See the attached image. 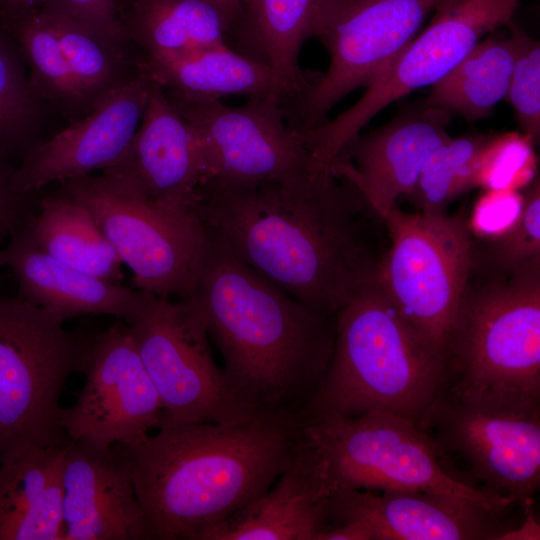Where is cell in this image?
Wrapping results in <instances>:
<instances>
[{
    "instance_id": "1",
    "label": "cell",
    "mask_w": 540,
    "mask_h": 540,
    "mask_svg": "<svg viewBox=\"0 0 540 540\" xmlns=\"http://www.w3.org/2000/svg\"><path fill=\"white\" fill-rule=\"evenodd\" d=\"M365 210L360 189L333 170L289 184L209 179L197 204L203 223L241 261L327 316L376 278Z\"/></svg>"
},
{
    "instance_id": "2",
    "label": "cell",
    "mask_w": 540,
    "mask_h": 540,
    "mask_svg": "<svg viewBox=\"0 0 540 540\" xmlns=\"http://www.w3.org/2000/svg\"><path fill=\"white\" fill-rule=\"evenodd\" d=\"M299 413L259 409L232 423L159 427L127 457L150 540H203L232 513L264 495L295 461Z\"/></svg>"
},
{
    "instance_id": "3",
    "label": "cell",
    "mask_w": 540,
    "mask_h": 540,
    "mask_svg": "<svg viewBox=\"0 0 540 540\" xmlns=\"http://www.w3.org/2000/svg\"><path fill=\"white\" fill-rule=\"evenodd\" d=\"M206 228L196 282L179 300L203 323L223 357L227 380L245 403L300 413L328 368L335 316L260 276Z\"/></svg>"
},
{
    "instance_id": "4",
    "label": "cell",
    "mask_w": 540,
    "mask_h": 540,
    "mask_svg": "<svg viewBox=\"0 0 540 540\" xmlns=\"http://www.w3.org/2000/svg\"><path fill=\"white\" fill-rule=\"evenodd\" d=\"M445 386L444 352L400 315L375 278L336 313L328 368L299 414L380 411L418 424Z\"/></svg>"
},
{
    "instance_id": "5",
    "label": "cell",
    "mask_w": 540,
    "mask_h": 540,
    "mask_svg": "<svg viewBox=\"0 0 540 540\" xmlns=\"http://www.w3.org/2000/svg\"><path fill=\"white\" fill-rule=\"evenodd\" d=\"M444 355L456 394L540 401V260L506 276L470 270Z\"/></svg>"
},
{
    "instance_id": "6",
    "label": "cell",
    "mask_w": 540,
    "mask_h": 540,
    "mask_svg": "<svg viewBox=\"0 0 540 540\" xmlns=\"http://www.w3.org/2000/svg\"><path fill=\"white\" fill-rule=\"evenodd\" d=\"M300 417L303 443L329 493L340 487L428 491L461 496L500 512L516 504L451 477L427 437L407 418L380 411Z\"/></svg>"
},
{
    "instance_id": "7",
    "label": "cell",
    "mask_w": 540,
    "mask_h": 540,
    "mask_svg": "<svg viewBox=\"0 0 540 540\" xmlns=\"http://www.w3.org/2000/svg\"><path fill=\"white\" fill-rule=\"evenodd\" d=\"M417 426L455 480L522 508L533 503L540 487V401L444 388Z\"/></svg>"
},
{
    "instance_id": "8",
    "label": "cell",
    "mask_w": 540,
    "mask_h": 540,
    "mask_svg": "<svg viewBox=\"0 0 540 540\" xmlns=\"http://www.w3.org/2000/svg\"><path fill=\"white\" fill-rule=\"evenodd\" d=\"M63 324L19 293L0 294V463L69 441L60 398L84 335Z\"/></svg>"
},
{
    "instance_id": "9",
    "label": "cell",
    "mask_w": 540,
    "mask_h": 540,
    "mask_svg": "<svg viewBox=\"0 0 540 540\" xmlns=\"http://www.w3.org/2000/svg\"><path fill=\"white\" fill-rule=\"evenodd\" d=\"M442 0H321L311 37L327 49L326 73L281 101L287 125L304 134L328 121L341 99L370 86L416 37Z\"/></svg>"
},
{
    "instance_id": "10",
    "label": "cell",
    "mask_w": 540,
    "mask_h": 540,
    "mask_svg": "<svg viewBox=\"0 0 540 540\" xmlns=\"http://www.w3.org/2000/svg\"><path fill=\"white\" fill-rule=\"evenodd\" d=\"M382 221L391 244L376 280L400 315L444 352L471 270L468 219L463 212L409 213L395 206Z\"/></svg>"
},
{
    "instance_id": "11",
    "label": "cell",
    "mask_w": 540,
    "mask_h": 540,
    "mask_svg": "<svg viewBox=\"0 0 540 540\" xmlns=\"http://www.w3.org/2000/svg\"><path fill=\"white\" fill-rule=\"evenodd\" d=\"M520 0H442L426 28L350 108L304 134L317 167L331 169L346 144L390 103L433 86L484 36L509 26Z\"/></svg>"
},
{
    "instance_id": "12",
    "label": "cell",
    "mask_w": 540,
    "mask_h": 540,
    "mask_svg": "<svg viewBox=\"0 0 540 540\" xmlns=\"http://www.w3.org/2000/svg\"><path fill=\"white\" fill-rule=\"evenodd\" d=\"M58 192L90 211L139 290L177 300L192 291L207 244L198 214L160 209L104 174L63 181Z\"/></svg>"
},
{
    "instance_id": "13",
    "label": "cell",
    "mask_w": 540,
    "mask_h": 540,
    "mask_svg": "<svg viewBox=\"0 0 540 540\" xmlns=\"http://www.w3.org/2000/svg\"><path fill=\"white\" fill-rule=\"evenodd\" d=\"M125 327L161 400L158 428L232 423L257 411L233 390L203 323L182 301L150 294L142 315Z\"/></svg>"
},
{
    "instance_id": "14",
    "label": "cell",
    "mask_w": 540,
    "mask_h": 540,
    "mask_svg": "<svg viewBox=\"0 0 540 540\" xmlns=\"http://www.w3.org/2000/svg\"><path fill=\"white\" fill-rule=\"evenodd\" d=\"M165 93L197 132L209 179L289 184L322 171L315 167L301 134L287 125L277 94L247 98L241 106L231 107L220 100Z\"/></svg>"
},
{
    "instance_id": "15",
    "label": "cell",
    "mask_w": 540,
    "mask_h": 540,
    "mask_svg": "<svg viewBox=\"0 0 540 540\" xmlns=\"http://www.w3.org/2000/svg\"><path fill=\"white\" fill-rule=\"evenodd\" d=\"M79 372L84 386L74 405L60 411L69 439L100 447L133 444L159 426L161 400L121 320L84 335Z\"/></svg>"
},
{
    "instance_id": "16",
    "label": "cell",
    "mask_w": 540,
    "mask_h": 540,
    "mask_svg": "<svg viewBox=\"0 0 540 540\" xmlns=\"http://www.w3.org/2000/svg\"><path fill=\"white\" fill-rule=\"evenodd\" d=\"M102 171L156 207L181 215L198 214L200 189L210 177L197 132L151 77L128 151Z\"/></svg>"
},
{
    "instance_id": "17",
    "label": "cell",
    "mask_w": 540,
    "mask_h": 540,
    "mask_svg": "<svg viewBox=\"0 0 540 540\" xmlns=\"http://www.w3.org/2000/svg\"><path fill=\"white\" fill-rule=\"evenodd\" d=\"M149 83L150 77L140 63L136 73L93 104L88 116L49 140L34 143L12 172L13 189L38 192L52 182L90 175L117 163L140 125Z\"/></svg>"
},
{
    "instance_id": "18",
    "label": "cell",
    "mask_w": 540,
    "mask_h": 540,
    "mask_svg": "<svg viewBox=\"0 0 540 540\" xmlns=\"http://www.w3.org/2000/svg\"><path fill=\"white\" fill-rule=\"evenodd\" d=\"M504 512L445 493L340 487L329 496V529L359 521L371 540H502L515 529Z\"/></svg>"
},
{
    "instance_id": "19",
    "label": "cell",
    "mask_w": 540,
    "mask_h": 540,
    "mask_svg": "<svg viewBox=\"0 0 540 540\" xmlns=\"http://www.w3.org/2000/svg\"><path fill=\"white\" fill-rule=\"evenodd\" d=\"M452 114L442 108L406 104L384 125L355 135L332 170L352 181L381 220L401 196H410L430 154L451 138Z\"/></svg>"
},
{
    "instance_id": "20",
    "label": "cell",
    "mask_w": 540,
    "mask_h": 540,
    "mask_svg": "<svg viewBox=\"0 0 540 540\" xmlns=\"http://www.w3.org/2000/svg\"><path fill=\"white\" fill-rule=\"evenodd\" d=\"M61 483L64 540H150L130 463L117 445L69 439Z\"/></svg>"
},
{
    "instance_id": "21",
    "label": "cell",
    "mask_w": 540,
    "mask_h": 540,
    "mask_svg": "<svg viewBox=\"0 0 540 540\" xmlns=\"http://www.w3.org/2000/svg\"><path fill=\"white\" fill-rule=\"evenodd\" d=\"M12 269L19 294L62 322L105 314L126 324L144 312L150 293L133 290L72 268L42 252L25 227L0 249V267Z\"/></svg>"
},
{
    "instance_id": "22",
    "label": "cell",
    "mask_w": 540,
    "mask_h": 540,
    "mask_svg": "<svg viewBox=\"0 0 540 540\" xmlns=\"http://www.w3.org/2000/svg\"><path fill=\"white\" fill-rule=\"evenodd\" d=\"M264 495L232 513L203 540H316L329 529V496L303 443L293 464Z\"/></svg>"
},
{
    "instance_id": "23",
    "label": "cell",
    "mask_w": 540,
    "mask_h": 540,
    "mask_svg": "<svg viewBox=\"0 0 540 540\" xmlns=\"http://www.w3.org/2000/svg\"><path fill=\"white\" fill-rule=\"evenodd\" d=\"M148 75L163 89L191 100L289 95L284 81L266 64L228 44L145 57Z\"/></svg>"
},
{
    "instance_id": "24",
    "label": "cell",
    "mask_w": 540,
    "mask_h": 540,
    "mask_svg": "<svg viewBox=\"0 0 540 540\" xmlns=\"http://www.w3.org/2000/svg\"><path fill=\"white\" fill-rule=\"evenodd\" d=\"M67 444L0 463V540H64L61 470Z\"/></svg>"
},
{
    "instance_id": "25",
    "label": "cell",
    "mask_w": 540,
    "mask_h": 540,
    "mask_svg": "<svg viewBox=\"0 0 540 540\" xmlns=\"http://www.w3.org/2000/svg\"><path fill=\"white\" fill-rule=\"evenodd\" d=\"M321 0H245L229 46L269 66L286 84L289 95L305 92L317 79L299 65L300 50L311 37Z\"/></svg>"
},
{
    "instance_id": "26",
    "label": "cell",
    "mask_w": 540,
    "mask_h": 540,
    "mask_svg": "<svg viewBox=\"0 0 540 540\" xmlns=\"http://www.w3.org/2000/svg\"><path fill=\"white\" fill-rule=\"evenodd\" d=\"M25 229L36 246L54 259L99 279L121 282L119 255L81 203L58 191L42 197Z\"/></svg>"
},
{
    "instance_id": "27",
    "label": "cell",
    "mask_w": 540,
    "mask_h": 540,
    "mask_svg": "<svg viewBox=\"0 0 540 540\" xmlns=\"http://www.w3.org/2000/svg\"><path fill=\"white\" fill-rule=\"evenodd\" d=\"M125 28L145 57L228 44L230 34L206 0H134Z\"/></svg>"
},
{
    "instance_id": "28",
    "label": "cell",
    "mask_w": 540,
    "mask_h": 540,
    "mask_svg": "<svg viewBox=\"0 0 540 540\" xmlns=\"http://www.w3.org/2000/svg\"><path fill=\"white\" fill-rule=\"evenodd\" d=\"M483 38L444 78L431 86L423 101L469 121L490 115L505 99L515 61L513 37L492 33Z\"/></svg>"
},
{
    "instance_id": "29",
    "label": "cell",
    "mask_w": 540,
    "mask_h": 540,
    "mask_svg": "<svg viewBox=\"0 0 540 540\" xmlns=\"http://www.w3.org/2000/svg\"><path fill=\"white\" fill-rule=\"evenodd\" d=\"M493 134H466L450 138L426 160L409 196L417 211L446 214L448 206L464 192L478 186L481 156Z\"/></svg>"
},
{
    "instance_id": "30",
    "label": "cell",
    "mask_w": 540,
    "mask_h": 540,
    "mask_svg": "<svg viewBox=\"0 0 540 540\" xmlns=\"http://www.w3.org/2000/svg\"><path fill=\"white\" fill-rule=\"evenodd\" d=\"M14 32L30 70V83L41 99L60 105L83 102L58 38L43 11L13 15Z\"/></svg>"
},
{
    "instance_id": "31",
    "label": "cell",
    "mask_w": 540,
    "mask_h": 540,
    "mask_svg": "<svg viewBox=\"0 0 540 540\" xmlns=\"http://www.w3.org/2000/svg\"><path fill=\"white\" fill-rule=\"evenodd\" d=\"M78 91L93 104L127 79L123 54L113 50L80 23L46 10Z\"/></svg>"
},
{
    "instance_id": "32",
    "label": "cell",
    "mask_w": 540,
    "mask_h": 540,
    "mask_svg": "<svg viewBox=\"0 0 540 540\" xmlns=\"http://www.w3.org/2000/svg\"><path fill=\"white\" fill-rule=\"evenodd\" d=\"M35 93L19 54L0 34V161L22 155L31 142L40 113Z\"/></svg>"
},
{
    "instance_id": "33",
    "label": "cell",
    "mask_w": 540,
    "mask_h": 540,
    "mask_svg": "<svg viewBox=\"0 0 540 540\" xmlns=\"http://www.w3.org/2000/svg\"><path fill=\"white\" fill-rule=\"evenodd\" d=\"M540 260V181L534 178L523 194L517 222L495 239L473 240L471 270L510 275Z\"/></svg>"
},
{
    "instance_id": "34",
    "label": "cell",
    "mask_w": 540,
    "mask_h": 540,
    "mask_svg": "<svg viewBox=\"0 0 540 540\" xmlns=\"http://www.w3.org/2000/svg\"><path fill=\"white\" fill-rule=\"evenodd\" d=\"M515 61L505 99L512 105L522 134L534 144L540 139V44L512 22Z\"/></svg>"
},
{
    "instance_id": "35",
    "label": "cell",
    "mask_w": 540,
    "mask_h": 540,
    "mask_svg": "<svg viewBox=\"0 0 540 540\" xmlns=\"http://www.w3.org/2000/svg\"><path fill=\"white\" fill-rule=\"evenodd\" d=\"M533 142L524 134L495 135L484 150L478 186L486 190H517L534 179Z\"/></svg>"
},
{
    "instance_id": "36",
    "label": "cell",
    "mask_w": 540,
    "mask_h": 540,
    "mask_svg": "<svg viewBox=\"0 0 540 540\" xmlns=\"http://www.w3.org/2000/svg\"><path fill=\"white\" fill-rule=\"evenodd\" d=\"M42 9L80 23L107 46L123 54L128 34L118 16L115 0H46Z\"/></svg>"
},
{
    "instance_id": "37",
    "label": "cell",
    "mask_w": 540,
    "mask_h": 540,
    "mask_svg": "<svg viewBox=\"0 0 540 540\" xmlns=\"http://www.w3.org/2000/svg\"><path fill=\"white\" fill-rule=\"evenodd\" d=\"M522 207L523 194L517 190H487L468 220L473 236L482 240L500 237L517 222Z\"/></svg>"
},
{
    "instance_id": "38",
    "label": "cell",
    "mask_w": 540,
    "mask_h": 540,
    "mask_svg": "<svg viewBox=\"0 0 540 540\" xmlns=\"http://www.w3.org/2000/svg\"><path fill=\"white\" fill-rule=\"evenodd\" d=\"M14 168L0 161V249L6 239L23 229L29 217L39 208L37 192L20 193L13 189Z\"/></svg>"
},
{
    "instance_id": "39",
    "label": "cell",
    "mask_w": 540,
    "mask_h": 540,
    "mask_svg": "<svg viewBox=\"0 0 540 540\" xmlns=\"http://www.w3.org/2000/svg\"><path fill=\"white\" fill-rule=\"evenodd\" d=\"M525 520L520 528L507 532L503 539H539V525L533 515V503L523 507Z\"/></svg>"
},
{
    "instance_id": "40",
    "label": "cell",
    "mask_w": 540,
    "mask_h": 540,
    "mask_svg": "<svg viewBox=\"0 0 540 540\" xmlns=\"http://www.w3.org/2000/svg\"><path fill=\"white\" fill-rule=\"evenodd\" d=\"M215 6L227 21L232 34L238 19L240 17L242 7L245 0H206ZM229 41V39H228Z\"/></svg>"
},
{
    "instance_id": "41",
    "label": "cell",
    "mask_w": 540,
    "mask_h": 540,
    "mask_svg": "<svg viewBox=\"0 0 540 540\" xmlns=\"http://www.w3.org/2000/svg\"><path fill=\"white\" fill-rule=\"evenodd\" d=\"M0 2L13 16L35 10L36 6H43L46 0H0Z\"/></svg>"
}]
</instances>
